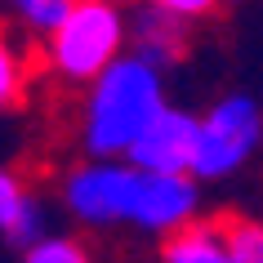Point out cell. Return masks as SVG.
Masks as SVG:
<instances>
[{
	"mask_svg": "<svg viewBox=\"0 0 263 263\" xmlns=\"http://www.w3.org/2000/svg\"><path fill=\"white\" fill-rule=\"evenodd\" d=\"M196 174H156L129 156H76L58 170V210L81 232H134L165 241L170 232L201 219Z\"/></svg>",
	"mask_w": 263,
	"mask_h": 263,
	"instance_id": "obj_1",
	"label": "cell"
},
{
	"mask_svg": "<svg viewBox=\"0 0 263 263\" xmlns=\"http://www.w3.org/2000/svg\"><path fill=\"white\" fill-rule=\"evenodd\" d=\"M170 103L165 67L125 49L81 89L71 111V139L81 156H129L152 116Z\"/></svg>",
	"mask_w": 263,
	"mask_h": 263,
	"instance_id": "obj_2",
	"label": "cell"
},
{
	"mask_svg": "<svg viewBox=\"0 0 263 263\" xmlns=\"http://www.w3.org/2000/svg\"><path fill=\"white\" fill-rule=\"evenodd\" d=\"M129 49V5L76 0L71 14L41 41V71L58 89H85Z\"/></svg>",
	"mask_w": 263,
	"mask_h": 263,
	"instance_id": "obj_3",
	"label": "cell"
},
{
	"mask_svg": "<svg viewBox=\"0 0 263 263\" xmlns=\"http://www.w3.org/2000/svg\"><path fill=\"white\" fill-rule=\"evenodd\" d=\"M263 152V98L250 89H228L201 111L192 174L201 183H232Z\"/></svg>",
	"mask_w": 263,
	"mask_h": 263,
	"instance_id": "obj_4",
	"label": "cell"
},
{
	"mask_svg": "<svg viewBox=\"0 0 263 263\" xmlns=\"http://www.w3.org/2000/svg\"><path fill=\"white\" fill-rule=\"evenodd\" d=\"M196 134H201V111L165 103L152 116V125L139 134V143L129 147V161L143 170H156V174H192Z\"/></svg>",
	"mask_w": 263,
	"mask_h": 263,
	"instance_id": "obj_5",
	"label": "cell"
},
{
	"mask_svg": "<svg viewBox=\"0 0 263 263\" xmlns=\"http://www.w3.org/2000/svg\"><path fill=\"white\" fill-rule=\"evenodd\" d=\"M192 31L196 23L187 18L170 14L152 0H139V5H129V49L143 58H152L156 67H179L183 58L192 54Z\"/></svg>",
	"mask_w": 263,
	"mask_h": 263,
	"instance_id": "obj_6",
	"label": "cell"
},
{
	"mask_svg": "<svg viewBox=\"0 0 263 263\" xmlns=\"http://www.w3.org/2000/svg\"><path fill=\"white\" fill-rule=\"evenodd\" d=\"M49 228V205L14 165H0V236L14 250L36 246Z\"/></svg>",
	"mask_w": 263,
	"mask_h": 263,
	"instance_id": "obj_7",
	"label": "cell"
},
{
	"mask_svg": "<svg viewBox=\"0 0 263 263\" xmlns=\"http://www.w3.org/2000/svg\"><path fill=\"white\" fill-rule=\"evenodd\" d=\"M156 263H246L228 241L223 214H201L187 228L156 241Z\"/></svg>",
	"mask_w": 263,
	"mask_h": 263,
	"instance_id": "obj_8",
	"label": "cell"
},
{
	"mask_svg": "<svg viewBox=\"0 0 263 263\" xmlns=\"http://www.w3.org/2000/svg\"><path fill=\"white\" fill-rule=\"evenodd\" d=\"M31 41L5 18L0 23V116L23 107V98L31 89Z\"/></svg>",
	"mask_w": 263,
	"mask_h": 263,
	"instance_id": "obj_9",
	"label": "cell"
},
{
	"mask_svg": "<svg viewBox=\"0 0 263 263\" xmlns=\"http://www.w3.org/2000/svg\"><path fill=\"white\" fill-rule=\"evenodd\" d=\"M71 5H76V0H0L5 18H9L31 45H41L45 36L71 14Z\"/></svg>",
	"mask_w": 263,
	"mask_h": 263,
	"instance_id": "obj_10",
	"label": "cell"
},
{
	"mask_svg": "<svg viewBox=\"0 0 263 263\" xmlns=\"http://www.w3.org/2000/svg\"><path fill=\"white\" fill-rule=\"evenodd\" d=\"M18 263H94V254L76 232H45L36 246L18 250Z\"/></svg>",
	"mask_w": 263,
	"mask_h": 263,
	"instance_id": "obj_11",
	"label": "cell"
},
{
	"mask_svg": "<svg viewBox=\"0 0 263 263\" xmlns=\"http://www.w3.org/2000/svg\"><path fill=\"white\" fill-rule=\"evenodd\" d=\"M152 5H161V9H170V14L187 18V23H205V18L219 14L228 0H152Z\"/></svg>",
	"mask_w": 263,
	"mask_h": 263,
	"instance_id": "obj_12",
	"label": "cell"
},
{
	"mask_svg": "<svg viewBox=\"0 0 263 263\" xmlns=\"http://www.w3.org/2000/svg\"><path fill=\"white\" fill-rule=\"evenodd\" d=\"M116 5H139V0H116Z\"/></svg>",
	"mask_w": 263,
	"mask_h": 263,
	"instance_id": "obj_13",
	"label": "cell"
},
{
	"mask_svg": "<svg viewBox=\"0 0 263 263\" xmlns=\"http://www.w3.org/2000/svg\"><path fill=\"white\" fill-rule=\"evenodd\" d=\"M228 5H241V0H228Z\"/></svg>",
	"mask_w": 263,
	"mask_h": 263,
	"instance_id": "obj_14",
	"label": "cell"
}]
</instances>
